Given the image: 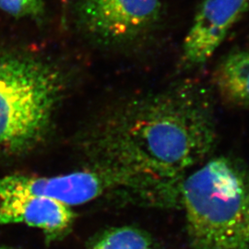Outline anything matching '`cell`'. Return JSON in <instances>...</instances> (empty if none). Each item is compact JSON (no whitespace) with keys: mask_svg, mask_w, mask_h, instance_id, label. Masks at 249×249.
Returning <instances> with one entry per match:
<instances>
[{"mask_svg":"<svg viewBox=\"0 0 249 249\" xmlns=\"http://www.w3.org/2000/svg\"><path fill=\"white\" fill-rule=\"evenodd\" d=\"M67 84L61 69L42 57L0 53V157L24 155L46 142Z\"/></svg>","mask_w":249,"mask_h":249,"instance_id":"obj_3","label":"cell"},{"mask_svg":"<svg viewBox=\"0 0 249 249\" xmlns=\"http://www.w3.org/2000/svg\"><path fill=\"white\" fill-rule=\"evenodd\" d=\"M217 141L212 93L184 81L116 104L79 146L90 168L126 179L150 203L175 206L187 173L209 159Z\"/></svg>","mask_w":249,"mask_h":249,"instance_id":"obj_1","label":"cell"},{"mask_svg":"<svg viewBox=\"0 0 249 249\" xmlns=\"http://www.w3.org/2000/svg\"><path fill=\"white\" fill-rule=\"evenodd\" d=\"M0 249H9L8 247H4V246H0Z\"/></svg>","mask_w":249,"mask_h":249,"instance_id":"obj_11","label":"cell"},{"mask_svg":"<svg viewBox=\"0 0 249 249\" xmlns=\"http://www.w3.org/2000/svg\"><path fill=\"white\" fill-rule=\"evenodd\" d=\"M75 219L71 207L7 187L0 178V226L22 223L42 230L48 242L61 239Z\"/></svg>","mask_w":249,"mask_h":249,"instance_id":"obj_7","label":"cell"},{"mask_svg":"<svg viewBox=\"0 0 249 249\" xmlns=\"http://www.w3.org/2000/svg\"><path fill=\"white\" fill-rule=\"evenodd\" d=\"M213 83L226 105L249 108V49L226 54L214 71Z\"/></svg>","mask_w":249,"mask_h":249,"instance_id":"obj_8","label":"cell"},{"mask_svg":"<svg viewBox=\"0 0 249 249\" xmlns=\"http://www.w3.org/2000/svg\"><path fill=\"white\" fill-rule=\"evenodd\" d=\"M88 249H155V247L144 231L131 226H123L105 231Z\"/></svg>","mask_w":249,"mask_h":249,"instance_id":"obj_9","label":"cell"},{"mask_svg":"<svg viewBox=\"0 0 249 249\" xmlns=\"http://www.w3.org/2000/svg\"><path fill=\"white\" fill-rule=\"evenodd\" d=\"M192 249H249V168L231 156L208 159L180 188Z\"/></svg>","mask_w":249,"mask_h":249,"instance_id":"obj_2","label":"cell"},{"mask_svg":"<svg viewBox=\"0 0 249 249\" xmlns=\"http://www.w3.org/2000/svg\"><path fill=\"white\" fill-rule=\"evenodd\" d=\"M76 25L89 40L110 48L142 43L161 18L160 0H73Z\"/></svg>","mask_w":249,"mask_h":249,"instance_id":"obj_4","label":"cell"},{"mask_svg":"<svg viewBox=\"0 0 249 249\" xmlns=\"http://www.w3.org/2000/svg\"><path fill=\"white\" fill-rule=\"evenodd\" d=\"M0 10L16 18L40 22L45 17L44 0H0Z\"/></svg>","mask_w":249,"mask_h":249,"instance_id":"obj_10","label":"cell"},{"mask_svg":"<svg viewBox=\"0 0 249 249\" xmlns=\"http://www.w3.org/2000/svg\"><path fill=\"white\" fill-rule=\"evenodd\" d=\"M1 179L11 189L48 197L69 207L88 203L115 190H123L143 199L138 188L126 179L94 168L51 178L12 175Z\"/></svg>","mask_w":249,"mask_h":249,"instance_id":"obj_5","label":"cell"},{"mask_svg":"<svg viewBox=\"0 0 249 249\" xmlns=\"http://www.w3.org/2000/svg\"><path fill=\"white\" fill-rule=\"evenodd\" d=\"M249 9V0H203L183 42L180 65L185 70L205 65Z\"/></svg>","mask_w":249,"mask_h":249,"instance_id":"obj_6","label":"cell"}]
</instances>
